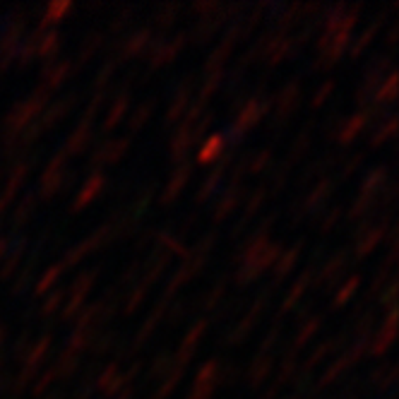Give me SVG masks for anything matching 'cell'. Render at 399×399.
Returning a JSON list of instances; mask_svg holds the SVG:
<instances>
[{
    "label": "cell",
    "mask_w": 399,
    "mask_h": 399,
    "mask_svg": "<svg viewBox=\"0 0 399 399\" xmlns=\"http://www.w3.org/2000/svg\"><path fill=\"white\" fill-rule=\"evenodd\" d=\"M46 90H39L36 94H31V97L27 101H22V104H17L15 109L10 111V116L5 118V125H8L10 130H15V132H20L24 125L29 123L31 118H36L39 116V111L46 106Z\"/></svg>",
    "instance_id": "1"
},
{
    "label": "cell",
    "mask_w": 399,
    "mask_h": 399,
    "mask_svg": "<svg viewBox=\"0 0 399 399\" xmlns=\"http://www.w3.org/2000/svg\"><path fill=\"white\" fill-rule=\"evenodd\" d=\"M65 151H58L55 154V159L48 164L46 174L41 176V186H39V193L41 198H53V195H58L63 186L68 183V171H65Z\"/></svg>",
    "instance_id": "2"
},
{
    "label": "cell",
    "mask_w": 399,
    "mask_h": 399,
    "mask_svg": "<svg viewBox=\"0 0 399 399\" xmlns=\"http://www.w3.org/2000/svg\"><path fill=\"white\" fill-rule=\"evenodd\" d=\"M265 111H267V104H262V101H260L257 97L248 99V104H245V109L240 111L236 125H233V132H236V140H240V135H243L245 130H250L252 125H257L260 120H262Z\"/></svg>",
    "instance_id": "3"
},
{
    "label": "cell",
    "mask_w": 399,
    "mask_h": 399,
    "mask_svg": "<svg viewBox=\"0 0 399 399\" xmlns=\"http://www.w3.org/2000/svg\"><path fill=\"white\" fill-rule=\"evenodd\" d=\"M104 186H106V176L104 174H92L90 179H87V183L85 186H82V190H80V195H78V200L73 202V212H80V210H85L87 205H90V202L97 198V195L101 193V190H104Z\"/></svg>",
    "instance_id": "4"
},
{
    "label": "cell",
    "mask_w": 399,
    "mask_h": 399,
    "mask_svg": "<svg viewBox=\"0 0 399 399\" xmlns=\"http://www.w3.org/2000/svg\"><path fill=\"white\" fill-rule=\"evenodd\" d=\"M371 123V111H361V113H353V116L346 120V123H341V128L337 132V140L341 144H349L353 137L361 135V130L366 128V125Z\"/></svg>",
    "instance_id": "5"
},
{
    "label": "cell",
    "mask_w": 399,
    "mask_h": 399,
    "mask_svg": "<svg viewBox=\"0 0 399 399\" xmlns=\"http://www.w3.org/2000/svg\"><path fill=\"white\" fill-rule=\"evenodd\" d=\"M395 322H397V310H395V306H392V308H390L388 320H385V325L380 327L378 339L373 341V353H376V356H380V353H385V351H388V346L392 344V341H395V334H397Z\"/></svg>",
    "instance_id": "6"
},
{
    "label": "cell",
    "mask_w": 399,
    "mask_h": 399,
    "mask_svg": "<svg viewBox=\"0 0 399 399\" xmlns=\"http://www.w3.org/2000/svg\"><path fill=\"white\" fill-rule=\"evenodd\" d=\"M301 106L299 82H289L280 94V118H291Z\"/></svg>",
    "instance_id": "7"
},
{
    "label": "cell",
    "mask_w": 399,
    "mask_h": 399,
    "mask_svg": "<svg viewBox=\"0 0 399 399\" xmlns=\"http://www.w3.org/2000/svg\"><path fill=\"white\" fill-rule=\"evenodd\" d=\"M128 144H130L128 137H118V140H111V142L101 144V147L97 149V156H94V161H99V164H113V161H118L120 156L125 154Z\"/></svg>",
    "instance_id": "8"
},
{
    "label": "cell",
    "mask_w": 399,
    "mask_h": 399,
    "mask_svg": "<svg viewBox=\"0 0 399 399\" xmlns=\"http://www.w3.org/2000/svg\"><path fill=\"white\" fill-rule=\"evenodd\" d=\"M183 39H186V34H181V36H176L174 41H169V43H164V46H159L154 50V53L149 55V65L151 68H159V65H166V63H171L176 58V55L181 53V48H183Z\"/></svg>",
    "instance_id": "9"
},
{
    "label": "cell",
    "mask_w": 399,
    "mask_h": 399,
    "mask_svg": "<svg viewBox=\"0 0 399 399\" xmlns=\"http://www.w3.org/2000/svg\"><path fill=\"white\" fill-rule=\"evenodd\" d=\"M205 327H207L205 322H198V325L186 334V339H183V344H181V351H179V358H176V366H179V368H183L186 361L193 356L195 346H198V341L202 339V334H205Z\"/></svg>",
    "instance_id": "10"
},
{
    "label": "cell",
    "mask_w": 399,
    "mask_h": 399,
    "mask_svg": "<svg viewBox=\"0 0 399 399\" xmlns=\"http://www.w3.org/2000/svg\"><path fill=\"white\" fill-rule=\"evenodd\" d=\"M190 174H193V169H190V166H181L174 176H171L169 186H166V190H164V195H161V202H164V205H166V202H174L176 198H179L181 190L188 186Z\"/></svg>",
    "instance_id": "11"
},
{
    "label": "cell",
    "mask_w": 399,
    "mask_h": 399,
    "mask_svg": "<svg viewBox=\"0 0 399 399\" xmlns=\"http://www.w3.org/2000/svg\"><path fill=\"white\" fill-rule=\"evenodd\" d=\"M224 147H226L224 132H214V135L207 137V142L202 144V149H200V154H198V164H210V161H214L219 154H224Z\"/></svg>",
    "instance_id": "12"
},
{
    "label": "cell",
    "mask_w": 399,
    "mask_h": 399,
    "mask_svg": "<svg viewBox=\"0 0 399 399\" xmlns=\"http://www.w3.org/2000/svg\"><path fill=\"white\" fill-rule=\"evenodd\" d=\"M70 70H73L70 60H60V63H53L50 68H46V73H43V85H46V90L60 87L68 75H70Z\"/></svg>",
    "instance_id": "13"
},
{
    "label": "cell",
    "mask_w": 399,
    "mask_h": 399,
    "mask_svg": "<svg viewBox=\"0 0 399 399\" xmlns=\"http://www.w3.org/2000/svg\"><path fill=\"white\" fill-rule=\"evenodd\" d=\"M344 267H346V252L339 250L337 255L325 265V270H322V275H320V282L332 287V284L339 280V275H344Z\"/></svg>",
    "instance_id": "14"
},
{
    "label": "cell",
    "mask_w": 399,
    "mask_h": 399,
    "mask_svg": "<svg viewBox=\"0 0 399 399\" xmlns=\"http://www.w3.org/2000/svg\"><path fill=\"white\" fill-rule=\"evenodd\" d=\"M226 166H229V156H221L219 166L214 169L210 179H207V181H205V183H202V186H200V193H198V202L207 200V198H210V195L214 193V190L219 188L221 179H224V171H226Z\"/></svg>",
    "instance_id": "15"
},
{
    "label": "cell",
    "mask_w": 399,
    "mask_h": 399,
    "mask_svg": "<svg viewBox=\"0 0 399 399\" xmlns=\"http://www.w3.org/2000/svg\"><path fill=\"white\" fill-rule=\"evenodd\" d=\"M383 236H385V226H376V229L361 231V238H358V245H356V255L363 257V255H368L371 250H376V245L383 240Z\"/></svg>",
    "instance_id": "16"
},
{
    "label": "cell",
    "mask_w": 399,
    "mask_h": 399,
    "mask_svg": "<svg viewBox=\"0 0 399 399\" xmlns=\"http://www.w3.org/2000/svg\"><path fill=\"white\" fill-rule=\"evenodd\" d=\"M151 43V34H149V29H142V31H137V34H132L128 41H125V46H123V55L125 58H135V55H140L147 50V46Z\"/></svg>",
    "instance_id": "17"
},
{
    "label": "cell",
    "mask_w": 399,
    "mask_h": 399,
    "mask_svg": "<svg viewBox=\"0 0 399 399\" xmlns=\"http://www.w3.org/2000/svg\"><path fill=\"white\" fill-rule=\"evenodd\" d=\"M92 142V130H90V123L87 120H82L80 128L73 132L70 140H68V151H73V154H82L87 147H90Z\"/></svg>",
    "instance_id": "18"
},
{
    "label": "cell",
    "mask_w": 399,
    "mask_h": 399,
    "mask_svg": "<svg viewBox=\"0 0 399 399\" xmlns=\"http://www.w3.org/2000/svg\"><path fill=\"white\" fill-rule=\"evenodd\" d=\"M27 174H29V164H20V166L12 171L10 183H8V188H5V195H3V200H0V205H3V207L10 205V200L15 198L17 190L22 188V183H24V179H27Z\"/></svg>",
    "instance_id": "19"
},
{
    "label": "cell",
    "mask_w": 399,
    "mask_h": 399,
    "mask_svg": "<svg viewBox=\"0 0 399 399\" xmlns=\"http://www.w3.org/2000/svg\"><path fill=\"white\" fill-rule=\"evenodd\" d=\"M385 174H388V169L380 166V169H373L368 176H366V181L361 183V195H366V198H373L376 193H380V188H383V181H385Z\"/></svg>",
    "instance_id": "20"
},
{
    "label": "cell",
    "mask_w": 399,
    "mask_h": 399,
    "mask_svg": "<svg viewBox=\"0 0 399 399\" xmlns=\"http://www.w3.org/2000/svg\"><path fill=\"white\" fill-rule=\"evenodd\" d=\"M97 385L106 392V395H113V392H116V390L120 388V385H123V378L118 376V366H116V363H111L109 368H106V371L99 376Z\"/></svg>",
    "instance_id": "21"
},
{
    "label": "cell",
    "mask_w": 399,
    "mask_h": 399,
    "mask_svg": "<svg viewBox=\"0 0 399 399\" xmlns=\"http://www.w3.org/2000/svg\"><path fill=\"white\" fill-rule=\"evenodd\" d=\"M238 202H240V193H238V188H236V186H231V188L224 193V198H221V202L217 205V214H214V219L221 221V219L226 217V214H231L233 210H236Z\"/></svg>",
    "instance_id": "22"
},
{
    "label": "cell",
    "mask_w": 399,
    "mask_h": 399,
    "mask_svg": "<svg viewBox=\"0 0 399 399\" xmlns=\"http://www.w3.org/2000/svg\"><path fill=\"white\" fill-rule=\"evenodd\" d=\"M36 43V58H50L53 53H58L60 48V34H46L43 39H34Z\"/></svg>",
    "instance_id": "23"
},
{
    "label": "cell",
    "mask_w": 399,
    "mask_h": 399,
    "mask_svg": "<svg viewBox=\"0 0 399 399\" xmlns=\"http://www.w3.org/2000/svg\"><path fill=\"white\" fill-rule=\"evenodd\" d=\"M125 111H128V94H120V97L116 99V104L109 109V116H106V120H104V128L106 130L116 128V125L120 123V118L125 116Z\"/></svg>",
    "instance_id": "24"
},
{
    "label": "cell",
    "mask_w": 399,
    "mask_h": 399,
    "mask_svg": "<svg viewBox=\"0 0 399 399\" xmlns=\"http://www.w3.org/2000/svg\"><path fill=\"white\" fill-rule=\"evenodd\" d=\"M68 109H70V99H63V101H55L53 106H50L48 109V113H46V118L41 120V125H39V130H46V128H53L55 123H58V120L65 116L68 113Z\"/></svg>",
    "instance_id": "25"
},
{
    "label": "cell",
    "mask_w": 399,
    "mask_h": 399,
    "mask_svg": "<svg viewBox=\"0 0 399 399\" xmlns=\"http://www.w3.org/2000/svg\"><path fill=\"white\" fill-rule=\"evenodd\" d=\"M48 344H50V339H48V337H43V339L36 341V346H31L29 358H27V371H31V373L39 371V363L43 361V356H46V353H48Z\"/></svg>",
    "instance_id": "26"
},
{
    "label": "cell",
    "mask_w": 399,
    "mask_h": 399,
    "mask_svg": "<svg viewBox=\"0 0 399 399\" xmlns=\"http://www.w3.org/2000/svg\"><path fill=\"white\" fill-rule=\"evenodd\" d=\"M329 190H332V181H329V179H322V181L318 183V188H315L313 193H310L308 198H306V202H303V207H306V210H313V207H318L320 202L329 195Z\"/></svg>",
    "instance_id": "27"
},
{
    "label": "cell",
    "mask_w": 399,
    "mask_h": 399,
    "mask_svg": "<svg viewBox=\"0 0 399 399\" xmlns=\"http://www.w3.org/2000/svg\"><path fill=\"white\" fill-rule=\"evenodd\" d=\"M397 97V73H390L385 78V85H380V90L376 92L378 104H385V101H392Z\"/></svg>",
    "instance_id": "28"
},
{
    "label": "cell",
    "mask_w": 399,
    "mask_h": 399,
    "mask_svg": "<svg viewBox=\"0 0 399 399\" xmlns=\"http://www.w3.org/2000/svg\"><path fill=\"white\" fill-rule=\"evenodd\" d=\"M308 282H310V272H306V275H303L301 280L294 284V289H291V294L287 296V301L282 303V313H287V310H291V306H294V303L301 299V294L306 291Z\"/></svg>",
    "instance_id": "29"
},
{
    "label": "cell",
    "mask_w": 399,
    "mask_h": 399,
    "mask_svg": "<svg viewBox=\"0 0 399 399\" xmlns=\"http://www.w3.org/2000/svg\"><path fill=\"white\" fill-rule=\"evenodd\" d=\"M70 10H73L70 3H53V5H48L46 15H43V20H41V27H48L50 22H60V17L65 15V12H70Z\"/></svg>",
    "instance_id": "30"
},
{
    "label": "cell",
    "mask_w": 399,
    "mask_h": 399,
    "mask_svg": "<svg viewBox=\"0 0 399 399\" xmlns=\"http://www.w3.org/2000/svg\"><path fill=\"white\" fill-rule=\"evenodd\" d=\"M299 252H301V245H294V248H291L287 255H284L282 260H280V265H277V277H287L291 270H294V265H296V260H299Z\"/></svg>",
    "instance_id": "31"
},
{
    "label": "cell",
    "mask_w": 399,
    "mask_h": 399,
    "mask_svg": "<svg viewBox=\"0 0 399 399\" xmlns=\"http://www.w3.org/2000/svg\"><path fill=\"white\" fill-rule=\"evenodd\" d=\"M151 111H154V104H142L140 109L130 116V123H128V130L130 132H137L144 125V120L151 116Z\"/></svg>",
    "instance_id": "32"
},
{
    "label": "cell",
    "mask_w": 399,
    "mask_h": 399,
    "mask_svg": "<svg viewBox=\"0 0 399 399\" xmlns=\"http://www.w3.org/2000/svg\"><path fill=\"white\" fill-rule=\"evenodd\" d=\"M267 373H270V358H265V363H262V358H257L255 366H252V371L248 373V383L252 385V388H257V385L267 378Z\"/></svg>",
    "instance_id": "33"
},
{
    "label": "cell",
    "mask_w": 399,
    "mask_h": 399,
    "mask_svg": "<svg viewBox=\"0 0 399 399\" xmlns=\"http://www.w3.org/2000/svg\"><path fill=\"white\" fill-rule=\"evenodd\" d=\"M183 113H188V94L186 92H181L179 97H176L174 106H171L169 113H166V120L169 123H174V120H179Z\"/></svg>",
    "instance_id": "34"
},
{
    "label": "cell",
    "mask_w": 399,
    "mask_h": 399,
    "mask_svg": "<svg viewBox=\"0 0 399 399\" xmlns=\"http://www.w3.org/2000/svg\"><path fill=\"white\" fill-rule=\"evenodd\" d=\"M358 277L356 275H353V277H349V282H346L344 284V287H341L339 289V294H337V299H334V306H344V303L346 301H349L351 299V296H353V291H356V287H358Z\"/></svg>",
    "instance_id": "35"
},
{
    "label": "cell",
    "mask_w": 399,
    "mask_h": 399,
    "mask_svg": "<svg viewBox=\"0 0 399 399\" xmlns=\"http://www.w3.org/2000/svg\"><path fill=\"white\" fill-rule=\"evenodd\" d=\"M395 128H397V120H395V116H390L388 123H385V128H378V130H376V137L371 140L373 147H378V144H383L385 140H390L392 132H395Z\"/></svg>",
    "instance_id": "36"
},
{
    "label": "cell",
    "mask_w": 399,
    "mask_h": 399,
    "mask_svg": "<svg viewBox=\"0 0 399 399\" xmlns=\"http://www.w3.org/2000/svg\"><path fill=\"white\" fill-rule=\"evenodd\" d=\"M181 378H183V368H179V366H176V373H174V376H171V378L166 380V383L161 385V390L156 392L154 399H166V397L171 395V392L176 390V385L181 383Z\"/></svg>",
    "instance_id": "37"
},
{
    "label": "cell",
    "mask_w": 399,
    "mask_h": 399,
    "mask_svg": "<svg viewBox=\"0 0 399 399\" xmlns=\"http://www.w3.org/2000/svg\"><path fill=\"white\" fill-rule=\"evenodd\" d=\"M99 46H101V34L87 36L85 46H82V50H80V60L87 63V60H90V55H94V53L99 50Z\"/></svg>",
    "instance_id": "38"
},
{
    "label": "cell",
    "mask_w": 399,
    "mask_h": 399,
    "mask_svg": "<svg viewBox=\"0 0 399 399\" xmlns=\"http://www.w3.org/2000/svg\"><path fill=\"white\" fill-rule=\"evenodd\" d=\"M378 27H380V22H376V24H373V27H368V31H366L363 36H358L356 43H353V46H351V55H353V58H356V55L361 53V50H363V48L368 46V43L373 41V36H376Z\"/></svg>",
    "instance_id": "39"
},
{
    "label": "cell",
    "mask_w": 399,
    "mask_h": 399,
    "mask_svg": "<svg viewBox=\"0 0 399 399\" xmlns=\"http://www.w3.org/2000/svg\"><path fill=\"white\" fill-rule=\"evenodd\" d=\"M34 205H36V198H34V195H29V198L24 200L20 207H17V214H15V224L17 226H22L24 221L31 217V207H34Z\"/></svg>",
    "instance_id": "40"
},
{
    "label": "cell",
    "mask_w": 399,
    "mask_h": 399,
    "mask_svg": "<svg viewBox=\"0 0 399 399\" xmlns=\"http://www.w3.org/2000/svg\"><path fill=\"white\" fill-rule=\"evenodd\" d=\"M22 245H24V240H20V245H17V248L12 250V255L8 257V262H5L3 272H0V275H3V280H8V277L12 275V272H15L17 265H20V257H22Z\"/></svg>",
    "instance_id": "41"
},
{
    "label": "cell",
    "mask_w": 399,
    "mask_h": 399,
    "mask_svg": "<svg viewBox=\"0 0 399 399\" xmlns=\"http://www.w3.org/2000/svg\"><path fill=\"white\" fill-rule=\"evenodd\" d=\"M60 272H63V267L58 265V267H50L46 275H43V280L36 284V291H39V294H43V291H48L50 289V284H55L58 282V277H60Z\"/></svg>",
    "instance_id": "42"
},
{
    "label": "cell",
    "mask_w": 399,
    "mask_h": 399,
    "mask_svg": "<svg viewBox=\"0 0 399 399\" xmlns=\"http://www.w3.org/2000/svg\"><path fill=\"white\" fill-rule=\"evenodd\" d=\"M144 296H147V284H140V287L135 289V294L128 299V306H125V313H135L137 306L144 301Z\"/></svg>",
    "instance_id": "43"
},
{
    "label": "cell",
    "mask_w": 399,
    "mask_h": 399,
    "mask_svg": "<svg viewBox=\"0 0 399 399\" xmlns=\"http://www.w3.org/2000/svg\"><path fill=\"white\" fill-rule=\"evenodd\" d=\"M334 344H337V341H334V339H332V341H325V344H322V346H320V349H318V351H315V353H313V356H310V361H308V363H306V368L310 371V368H313V366H315V363H318V361H320V358H325V356H329V353H332V349H334Z\"/></svg>",
    "instance_id": "44"
},
{
    "label": "cell",
    "mask_w": 399,
    "mask_h": 399,
    "mask_svg": "<svg viewBox=\"0 0 399 399\" xmlns=\"http://www.w3.org/2000/svg\"><path fill=\"white\" fill-rule=\"evenodd\" d=\"M318 325H320V318H313L308 322L306 327L301 329V334H299V339H296V346H301V344H306V341L313 337L315 332H318Z\"/></svg>",
    "instance_id": "45"
},
{
    "label": "cell",
    "mask_w": 399,
    "mask_h": 399,
    "mask_svg": "<svg viewBox=\"0 0 399 399\" xmlns=\"http://www.w3.org/2000/svg\"><path fill=\"white\" fill-rule=\"evenodd\" d=\"M332 90H334V80H327L325 85H322L320 90L315 92V99H313V106H315V109H318L322 101H327V97L332 94Z\"/></svg>",
    "instance_id": "46"
},
{
    "label": "cell",
    "mask_w": 399,
    "mask_h": 399,
    "mask_svg": "<svg viewBox=\"0 0 399 399\" xmlns=\"http://www.w3.org/2000/svg\"><path fill=\"white\" fill-rule=\"evenodd\" d=\"M219 82H221V73L217 70V73L212 75V78H207V85L202 87V94H200V97H202V99H210L212 94H214V90L219 87Z\"/></svg>",
    "instance_id": "47"
},
{
    "label": "cell",
    "mask_w": 399,
    "mask_h": 399,
    "mask_svg": "<svg viewBox=\"0 0 399 399\" xmlns=\"http://www.w3.org/2000/svg\"><path fill=\"white\" fill-rule=\"evenodd\" d=\"M63 296H65V291H63V289H55V294L50 296V299H48L46 303H43L41 313H43V315H50V313H53V310L58 308V303H60Z\"/></svg>",
    "instance_id": "48"
},
{
    "label": "cell",
    "mask_w": 399,
    "mask_h": 399,
    "mask_svg": "<svg viewBox=\"0 0 399 399\" xmlns=\"http://www.w3.org/2000/svg\"><path fill=\"white\" fill-rule=\"evenodd\" d=\"M262 200H265V188H260V190H255V195L250 198L248 207H245V217H252V214L257 212V207L262 205Z\"/></svg>",
    "instance_id": "49"
},
{
    "label": "cell",
    "mask_w": 399,
    "mask_h": 399,
    "mask_svg": "<svg viewBox=\"0 0 399 399\" xmlns=\"http://www.w3.org/2000/svg\"><path fill=\"white\" fill-rule=\"evenodd\" d=\"M270 159H272V151L270 149L260 151L257 159L250 164V174H260V171H262V166H267V164H270Z\"/></svg>",
    "instance_id": "50"
},
{
    "label": "cell",
    "mask_w": 399,
    "mask_h": 399,
    "mask_svg": "<svg viewBox=\"0 0 399 399\" xmlns=\"http://www.w3.org/2000/svg\"><path fill=\"white\" fill-rule=\"evenodd\" d=\"M212 390H214V385H195V388L190 390L188 399H210Z\"/></svg>",
    "instance_id": "51"
},
{
    "label": "cell",
    "mask_w": 399,
    "mask_h": 399,
    "mask_svg": "<svg viewBox=\"0 0 399 399\" xmlns=\"http://www.w3.org/2000/svg\"><path fill=\"white\" fill-rule=\"evenodd\" d=\"M294 371H296V361H294V358H289L287 363L282 366L280 378H282V380H289V378H291V373H294Z\"/></svg>",
    "instance_id": "52"
},
{
    "label": "cell",
    "mask_w": 399,
    "mask_h": 399,
    "mask_svg": "<svg viewBox=\"0 0 399 399\" xmlns=\"http://www.w3.org/2000/svg\"><path fill=\"white\" fill-rule=\"evenodd\" d=\"M176 12H179V8H166V10H164V15L159 17V24H161V27H166V24L174 22V15H176Z\"/></svg>",
    "instance_id": "53"
},
{
    "label": "cell",
    "mask_w": 399,
    "mask_h": 399,
    "mask_svg": "<svg viewBox=\"0 0 399 399\" xmlns=\"http://www.w3.org/2000/svg\"><path fill=\"white\" fill-rule=\"evenodd\" d=\"M339 219V210H334L332 214H329V217H327V221H325V224H322V231H327V229H332V224H334V221H337Z\"/></svg>",
    "instance_id": "54"
},
{
    "label": "cell",
    "mask_w": 399,
    "mask_h": 399,
    "mask_svg": "<svg viewBox=\"0 0 399 399\" xmlns=\"http://www.w3.org/2000/svg\"><path fill=\"white\" fill-rule=\"evenodd\" d=\"M5 248H8V240H0V257L5 255Z\"/></svg>",
    "instance_id": "55"
},
{
    "label": "cell",
    "mask_w": 399,
    "mask_h": 399,
    "mask_svg": "<svg viewBox=\"0 0 399 399\" xmlns=\"http://www.w3.org/2000/svg\"><path fill=\"white\" fill-rule=\"evenodd\" d=\"M3 337H5V329L0 327V344H3Z\"/></svg>",
    "instance_id": "56"
},
{
    "label": "cell",
    "mask_w": 399,
    "mask_h": 399,
    "mask_svg": "<svg viewBox=\"0 0 399 399\" xmlns=\"http://www.w3.org/2000/svg\"><path fill=\"white\" fill-rule=\"evenodd\" d=\"M120 399H130V392H125V395H123V397H120Z\"/></svg>",
    "instance_id": "57"
},
{
    "label": "cell",
    "mask_w": 399,
    "mask_h": 399,
    "mask_svg": "<svg viewBox=\"0 0 399 399\" xmlns=\"http://www.w3.org/2000/svg\"><path fill=\"white\" fill-rule=\"evenodd\" d=\"M0 179H3V171H0Z\"/></svg>",
    "instance_id": "58"
}]
</instances>
